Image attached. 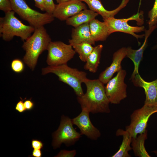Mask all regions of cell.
Wrapping results in <instances>:
<instances>
[{
  "label": "cell",
  "mask_w": 157,
  "mask_h": 157,
  "mask_svg": "<svg viewBox=\"0 0 157 157\" xmlns=\"http://www.w3.org/2000/svg\"><path fill=\"white\" fill-rule=\"evenodd\" d=\"M84 83L86 87V92L82 96L77 97L82 110L93 114L109 113L110 102L104 84L99 79L91 80L88 78Z\"/></svg>",
  "instance_id": "6da1fadb"
},
{
  "label": "cell",
  "mask_w": 157,
  "mask_h": 157,
  "mask_svg": "<svg viewBox=\"0 0 157 157\" xmlns=\"http://www.w3.org/2000/svg\"><path fill=\"white\" fill-rule=\"evenodd\" d=\"M51 41L44 26L35 28L33 34L24 41L22 47L26 53L23 60L31 70H34L39 56L47 50Z\"/></svg>",
  "instance_id": "7a4b0ae2"
},
{
  "label": "cell",
  "mask_w": 157,
  "mask_h": 157,
  "mask_svg": "<svg viewBox=\"0 0 157 157\" xmlns=\"http://www.w3.org/2000/svg\"><path fill=\"white\" fill-rule=\"evenodd\" d=\"M52 73L57 75L59 80L68 85L73 90L77 97L84 94L82 84L87 77V73L75 68H72L66 64L56 66H49L42 69V74Z\"/></svg>",
  "instance_id": "3957f363"
},
{
  "label": "cell",
  "mask_w": 157,
  "mask_h": 157,
  "mask_svg": "<svg viewBox=\"0 0 157 157\" xmlns=\"http://www.w3.org/2000/svg\"><path fill=\"white\" fill-rule=\"evenodd\" d=\"M12 10L5 13L4 17H0V35L6 41H10L14 37H20L24 41L34 31L35 28L24 24L15 15Z\"/></svg>",
  "instance_id": "277c9868"
},
{
  "label": "cell",
  "mask_w": 157,
  "mask_h": 157,
  "mask_svg": "<svg viewBox=\"0 0 157 157\" xmlns=\"http://www.w3.org/2000/svg\"><path fill=\"white\" fill-rule=\"evenodd\" d=\"M13 10L20 17L35 28L52 22L54 19L52 14L42 13L31 8L25 0H10Z\"/></svg>",
  "instance_id": "5b68a950"
},
{
  "label": "cell",
  "mask_w": 157,
  "mask_h": 157,
  "mask_svg": "<svg viewBox=\"0 0 157 157\" xmlns=\"http://www.w3.org/2000/svg\"><path fill=\"white\" fill-rule=\"evenodd\" d=\"M143 12L140 11L127 18L116 19L114 17L108 18L103 19L104 21L108 27L110 35L117 32H120L129 34L132 35L137 40L139 38H142L145 35H138L135 33H139L145 30L144 26H133L129 25L128 22L131 20H135L137 22L138 25H142L144 23L143 16Z\"/></svg>",
  "instance_id": "8992f818"
},
{
  "label": "cell",
  "mask_w": 157,
  "mask_h": 157,
  "mask_svg": "<svg viewBox=\"0 0 157 157\" xmlns=\"http://www.w3.org/2000/svg\"><path fill=\"white\" fill-rule=\"evenodd\" d=\"M72 119L63 115L58 129L52 134V146L54 149L60 147L63 143L67 147L74 145L81 137L73 126Z\"/></svg>",
  "instance_id": "52a82bcc"
},
{
  "label": "cell",
  "mask_w": 157,
  "mask_h": 157,
  "mask_svg": "<svg viewBox=\"0 0 157 157\" xmlns=\"http://www.w3.org/2000/svg\"><path fill=\"white\" fill-rule=\"evenodd\" d=\"M157 113V106L144 104L140 108L135 110L130 116V124L126 127V130L135 138L138 134L144 132L150 116Z\"/></svg>",
  "instance_id": "ba28073f"
},
{
  "label": "cell",
  "mask_w": 157,
  "mask_h": 157,
  "mask_svg": "<svg viewBox=\"0 0 157 157\" xmlns=\"http://www.w3.org/2000/svg\"><path fill=\"white\" fill-rule=\"evenodd\" d=\"M47 63L49 66L66 64L73 58L76 52L70 44L61 41H51L47 50Z\"/></svg>",
  "instance_id": "9c48e42d"
},
{
  "label": "cell",
  "mask_w": 157,
  "mask_h": 157,
  "mask_svg": "<svg viewBox=\"0 0 157 157\" xmlns=\"http://www.w3.org/2000/svg\"><path fill=\"white\" fill-rule=\"evenodd\" d=\"M126 74V71L122 69L106 83L105 92L110 103L118 104L126 97L127 85L124 82Z\"/></svg>",
  "instance_id": "30bf717a"
},
{
  "label": "cell",
  "mask_w": 157,
  "mask_h": 157,
  "mask_svg": "<svg viewBox=\"0 0 157 157\" xmlns=\"http://www.w3.org/2000/svg\"><path fill=\"white\" fill-rule=\"evenodd\" d=\"M89 113L88 112L82 110L78 115L72 119V122L79 129L81 135H84L91 140H96L100 137L101 133L91 122Z\"/></svg>",
  "instance_id": "8fae6325"
},
{
  "label": "cell",
  "mask_w": 157,
  "mask_h": 157,
  "mask_svg": "<svg viewBox=\"0 0 157 157\" xmlns=\"http://www.w3.org/2000/svg\"><path fill=\"white\" fill-rule=\"evenodd\" d=\"M87 9L86 5L79 0H74L56 5L52 14L54 17L61 21L69 18L81 11Z\"/></svg>",
  "instance_id": "7c38bea8"
},
{
  "label": "cell",
  "mask_w": 157,
  "mask_h": 157,
  "mask_svg": "<svg viewBox=\"0 0 157 157\" xmlns=\"http://www.w3.org/2000/svg\"><path fill=\"white\" fill-rule=\"evenodd\" d=\"M131 80L135 86L144 89L146 96L144 104L157 106V79L151 82H147L139 74Z\"/></svg>",
  "instance_id": "4fadbf2b"
},
{
  "label": "cell",
  "mask_w": 157,
  "mask_h": 157,
  "mask_svg": "<svg viewBox=\"0 0 157 157\" xmlns=\"http://www.w3.org/2000/svg\"><path fill=\"white\" fill-rule=\"evenodd\" d=\"M126 48L122 47L115 52L113 55L112 62L100 74L98 79L104 84H106L113 77V74L121 69V62L126 57Z\"/></svg>",
  "instance_id": "5bb4252c"
},
{
  "label": "cell",
  "mask_w": 157,
  "mask_h": 157,
  "mask_svg": "<svg viewBox=\"0 0 157 157\" xmlns=\"http://www.w3.org/2000/svg\"><path fill=\"white\" fill-rule=\"evenodd\" d=\"M157 25L154 26L147 30H145V39L142 46L137 50L132 49L131 47L126 48L127 54L126 57L131 59L134 64V69L130 79L139 74L138 69L141 61L143 58L144 51L147 46L148 38L152 32L155 29Z\"/></svg>",
  "instance_id": "9a60e30c"
},
{
  "label": "cell",
  "mask_w": 157,
  "mask_h": 157,
  "mask_svg": "<svg viewBox=\"0 0 157 157\" xmlns=\"http://www.w3.org/2000/svg\"><path fill=\"white\" fill-rule=\"evenodd\" d=\"M86 3L90 9L101 15L103 19L114 17L121 9L125 7L129 0H122L120 5L115 9L112 10H106L100 0H79Z\"/></svg>",
  "instance_id": "2e32d148"
},
{
  "label": "cell",
  "mask_w": 157,
  "mask_h": 157,
  "mask_svg": "<svg viewBox=\"0 0 157 157\" xmlns=\"http://www.w3.org/2000/svg\"><path fill=\"white\" fill-rule=\"evenodd\" d=\"M89 23L83 24L72 29L71 39L69 42L72 46L82 42H87L94 45L95 42L91 34Z\"/></svg>",
  "instance_id": "e0dca14e"
},
{
  "label": "cell",
  "mask_w": 157,
  "mask_h": 157,
  "mask_svg": "<svg viewBox=\"0 0 157 157\" xmlns=\"http://www.w3.org/2000/svg\"><path fill=\"white\" fill-rule=\"evenodd\" d=\"M91 34L96 42L104 41L110 35L108 27L104 22L94 19L89 23Z\"/></svg>",
  "instance_id": "ac0fdd59"
},
{
  "label": "cell",
  "mask_w": 157,
  "mask_h": 157,
  "mask_svg": "<svg viewBox=\"0 0 157 157\" xmlns=\"http://www.w3.org/2000/svg\"><path fill=\"white\" fill-rule=\"evenodd\" d=\"M99 14L91 10H83L66 20V24L76 27L83 24L89 23Z\"/></svg>",
  "instance_id": "d6986e66"
},
{
  "label": "cell",
  "mask_w": 157,
  "mask_h": 157,
  "mask_svg": "<svg viewBox=\"0 0 157 157\" xmlns=\"http://www.w3.org/2000/svg\"><path fill=\"white\" fill-rule=\"evenodd\" d=\"M117 136H122L123 139L118 150L112 157H130L129 152L132 149L130 146L132 137L126 130L119 129L116 132Z\"/></svg>",
  "instance_id": "ffe728a7"
},
{
  "label": "cell",
  "mask_w": 157,
  "mask_h": 157,
  "mask_svg": "<svg viewBox=\"0 0 157 157\" xmlns=\"http://www.w3.org/2000/svg\"><path fill=\"white\" fill-rule=\"evenodd\" d=\"M103 49L102 44L98 45L94 47L88 57L84 66V68L93 73H96L100 63L101 54Z\"/></svg>",
  "instance_id": "44dd1931"
},
{
  "label": "cell",
  "mask_w": 157,
  "mask_h": 157,
  "mask_svg": "<svg viewBox=\"0 0 157 157\" xmlns=\"http://www.w3.org/2000/svg\"><path fill=\"white\" fill-rule=\"evenodd\" d=\"M147 138V130L138 137H132L131 146L135 156L139 157H151L145 147V140Z\"/></svg>",
  "instance_id": "7402d4cb"
},
{
  "label": "cell",
  "mask_w": 157,
  "mask_h": 157,
  "mask_svg": "<svg viewBox=\"0 0 157 157\" xmlns=\"http://www.w3.org/2000/svg\"><path fill=\"white\" fill-rule=\"evenodd\" d=\"M72 46L76 53L78 54L80 59L84 62L94 48L92 44L87 42H81Z\"/></svg>",
  "instance_id": "603a6c76"
},
{
  "label": "cell",
  "mask_w": 157,
  "mask_h": 157,
  "mask_svg": "<svg viewBox=\"0 0 157 157\" xmlns=\"http://www.w3.org/2000/svg\"><path fill=\"white\" fill-rule=\"evenodd\" d=\"M148 17L149 18L147 22L149 28L157 25V0H155L152 8L149 11Z\"/></svg>",
  "instance_id": "cb8c5ba5"
},
{
  "label": "cell",
  "mask_w": 157,
  "mask_h": 157,
  "mask_svg": "<svg viewBox=\"0 0 157 157\" xmlns=\"http://www.w3.org/2000/svg\"><path fill=\"white\" fill-rule=\"evenodd\" d=\"M11 67L12 70L16 73H20L24 70V64L23 61L20 59H15L12 61Z\"/></svg>",
  "instance_id": "d4e9b609"
},
{
  "label": "cell",
  "mask_w": 157,
  "mask_h": 157,
  "mask_svg": "<svg viewBox=\"0 0 157 157\" xmlns=\"http://www.w3.org/2000/svg\"><path fill=\"white\" fill-rule=\"evenodd\" d=\"M0 10L5 13L13 10L12 6L10 0H0Z\"/></svg>",
  "instance_id": "484cf974"
},
{
  "label": "cell",
  "mask_w": 157,
  "mask_h": 157,
  "mask_svg": "<svg viewBox=\"0 0 157 157\" xmlns=\"http://www.w3.org/2000/svg\"><path fill=\"white\" fill-rule=\"evenodd\" d=\"M76 153V151L75 150L71 151L62 150H60V152L55 157H74L75 156Z\"/></svg>",
  "instance_id": "4316f807"
},
{
  "label": "cell",
  "mask_w": 157,
  "mask_h": 157,
  "mask_svg": "<svg viewBox=\"0 0 157 157\" xmlns=\"http://www.w3.org/2000/svg\"><path fill=\"white\" fill-rule=\"evenodd\" d=\"M44 1L46 7V12L52 14L56 6L53 0H44Z\"/></svg>",
  "instance_id": "83f0119b"
},
{
  "label": "cell",
  "mask_w": 157,
  "mask_h": 157,
  "mask_svg": "<svg viewBox=\"0 0 157 157\" xmlns=\"http://www.w3.org/2000/svg\"><path fill=\"white\" fill-rule=\"evenodd\" d=\"M31 147L33 149H42L44 146L42 142L37 139H33L31 140Z\"/></svg>",
  "instance_id": "f1b7e54d"
},
{
  "label": "cell",
  "mask_w": 157,
  "mask_h": 157,
  "mask_svg": "<svg viewBox=\"0 0 157 157\" xmlns=\"http://www.w3.org/2000/svg\"><path fill=\"white\" fill-rule=\"evenodd\" d=\"M21 100L16 104L15 106V109L19 113H23L26 110L24 106V100L20 98Z\"/></svg>",
  "instance_id": "f546056e"
},
{
  "label": "cell",
  "mask_w": 157,
  "mask_h": 157,
  "mask_svg": "<svg viewBox=\"0 0 157 157\" xmlns=\"http://www.w3.org/2000/svg\"><path fill=\"white\" fill-rule=\"evenodd\" d=\"M35 6L42 11L46 12V7L44 0H34Z\"/></svg>",
  "instance_id": "4dcf8cb0"
},
{
  "label": "cell",
  "mask_w": 157,
  "mask_h": 157,
  "mask_svg": "<svg viewBox=\"0 0 157 157\" xmlns=\"http://www.w3.org/2000/svg\"><path fill=\"white\" fill-rule=\"evenodd\" d=\"M24 104L26 110L28 111L32 110L34 106V103L31 100V98L26 100L24 101Z\"/></svg>",
  "instance_id": "1f68e13d"
},
{
  "label": "cell",
  "mask_w": 157,
  "mask_h": 157,
  "mask_svg": "<svg viewBox=\"0 0 157 157\" xmlns=\"http://www.w3.org/2000/svg\"><path fill=\"white\" fill-rule=\"evenodd\" d=\"M42 152L40 149H33L32 151V156L34 157H41Z\"/></svg>",
  "instance_id": "d6a6232c"
},
{
  "label": "cell",
  "mask_w": 157,
  "mask_h": 157,
  "mask_svg": "<svg viewBox=\"0 0 157 157\" xmlns=\"http://www.w3.org/2000/svg\"><path fill=\"white\" fill-rule=\"evenodd\" d=\"M72 0H56V1L58 4H60Z\"/></svg>",
  "instance_id": "836d02e7"
},
{
  "label": "cell",
  "mask_w": 157,
  "mask_h": 157,
  "mask_svg": "<svg viewBox=\"0 0 157 157\" xmlns=\"http://www.w3.org/2000/svg\"><path fill=\"white\" fill-rule=\"evenodd\" d=\"M152 152L154 153L157 156V150H154L152 151Z\"/></svg>",
  "instance_id": "e575fe53"
},
{
  "label": "cell",
  "mask_w": 157,
  "mask_h": 157,
  "mask_svg": "<svg viewBox=\"0 0 157 157\" xmlns=\"http://www.w3.org/2000/svg\"><path fill=\"white\" fill-rule=\"evenodd\" d=\"M155 49H157V43L156 45L155 46V47L154 48Z\"/></svg>",
  "instance_id": "d590c367"
}]
</instances>
